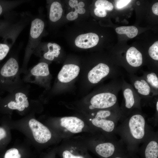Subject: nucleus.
Returning a JSON list of instances; mask_svg holds the SVG:
<instances>
[{"label": "nucleus", "mask_w": 158, "mask_h": 158, "mask_svg": "<svg viewBox=\"0 0 158 158\" xmlns=\"http://www.w3.org/2000/svg\"><path fill=\"white\" fill-rule=\"evenodd\" d=\"M116 133L118 134L128 151L136 154L139 145L153 132L147 123L141 109H135L125 118L120 119Z\"/></svg>", "instance_id": "1"}, {"label": "nucleus", "mask_w": 158, "mask_h": 158, "mask_svg": "<svg viewBox=\"0 0 158 158\" xmlns=\"http://www.w3.org/2000/svg\"><path fill=\"white\" fill-rule=\"evenodd\" d=\"M123 76L111 79L102 91L93 95L89 108L91 110L103 109L118 106V96L121 90Z\"/></svg>", "instance_id": "2"}, {"label": "nucleus", "mask_w": 158, "mask_h": 158, "mask_svg": "<svg viewBox=\"0 0 158 158\" xmlns=\"http://www.w3.org/2000/svg\"><path fill=\"white\" fill-rule=\"evenodd\" d=\"M20 74L18 63L13 57L0 66V96L5 92H12L25 85Z\"/></svg>", "instance_id": "3"}, {"label": "nucleus", "mask_w": 158, "mask_h": 158, "mask_svg": "<svg viewBox=\"0 0 158 158\" xmlns=\"http://www.w3.org/2000/svg\"><path fill=\"white\" fill-rule=\"evenodd\" d=\"M91 120L92 124L110 135H115L118 123L121 117L119 106L109 109H100L95 113Z\"/></svg>", "instance_id": "4"}, {"label": "nucleus", "mask_w": 158, "mask_h": 158, "mask_svg": "<svg viewBox=\"0 0 158 158\" xmlns=\"http://www.w3.org/2000/svg\"><path fill=\"white\" fill-rule=\"evenodd\" d=\"M121 90L123 99L120 108L121 114V118L128 116L135 109H141V99L130 83L123 79Z\"/></svg>", "instance_id": "5"}, {"label": "nucleus", "mask_w": 158, "mask_h": 158, "mask_svg": "<svg viewBox=\"0 0 158 158\" xmlns=\"http://www.w3.org/2000/svg\"><path fill=\"white\" fill-rule=\"evenodd\" d=\"M29 91V86L25 85L9 93L4 98L0 97V103L3 104L4 108L23 111L29 105L28 100Z\"/></svg>", "instance_id": "6"}, {"label": "nucleus", "mask_w": 158, "mask_h": 158, "mask_svg": "<svg viewBox=\"0 0 158 158\" xmlns=\"http://www.w3.org/2000/svg\"><path fill=\"white\" fill-rule=\"evenodd\" d=\"M130 84L144 102V105L149 104L153 107L154 97L149 85L142 77L135 74H128Z\"/></svg>", "instance_id": "7"}, {"label": "nucleus", "mask_w": 158, "mask_h": 158, "mask_svg": "<svg viewBox=\"0 0 158 158\" xmlns=\"http://www.w3.org/2000/svg\"><path fill=\"white\" fill-rule=\"evenodd\" d=\"M22 79L24 82L41 85L44 83V79L50 74L48 64L41 62L27 70Z\"/></svg>", "instance_id": "8"}, {"label": "nucleus", "mask_w": 158, "mask_h": 158, "mask_svg": "<svg viewBox=\"0 0 158 158\" xmlns=\"http://www.w3.org/2000/svg\"><path fill=\"white\" fill-rule=\"evenodd\" d=\"M126 64L125 68L128 74H135L143 64L142 53L136 48L132 47L126 51L125 54Z\"/></svg>", "instance_id": "9"}, {"label": "nucleus", "mask_w": 158, "mask_h": 158, "mask_svg": "<svg viewBox=\"0 0 158 158\" xmlns=\"http://www.w3.org/2000/svg\"><path fill=\"white\" fill-rule=\"evenodd\" d=\"M140 158H158V133L153 131L139 148L137 153Z\"/></svg>", "instance_id": "10"}, {"label": "nucleus", "mask_w": 158, "mask_h": 158, "mask_svg": "<svg viewBox=\"0 0 158 158\" xmlns=\"http://www.w3.org/2000/svg\"><path fill=\"white\" fill-rule=\"evenodd\" d=\"M29 125L34 138L38 142L45 143L51 139V135L49 129L35 119H31Z\"/></svg>", "instance_id": "11"}, {"label": "nucleus", "mask_w": 158, "mask_h": 158, "mask_svg": "<svg viewBox=\"0 0 158 158\" xmlns=\"http://www.w3.org/2000/svg\"><path fill=\"white\" fill-rule=\"evenodd\" d=\"M80 70L79 67L76 65H65L59 72L58 75V79L61 82L68 83L78 76Z\"/></svg>", "instance_id": "12"}, {"label": "nucleus", "mask_w": 158, "mask_h": 158, "mask_svg": "<svg viewBox=\"0 0 158 158\" xmlns=\"http://www.w3.org/2000/svg\"><path fill=\"white\" fill-rule=\"evenodd\" d=\"M99 41V37L97 34L90 32L78 36L75 39V43L78 47L87 49L96 46Z\"/></svg>", "instance_id": "13"}, {"label": "nucleus", "mask_w": 158, "mask_h": 158, "mask_svg": "<svg viewBox=\"0 0 158 158\" xmlns=\"http://www.w3.org/2000/svg\"><path fill=\"white\" fill-rule=\"evenodd\" d=\"M61 125L73 133L81 132L84 127V122L75 117H65L60 119Z\"/></svg>", "instance_id": "14"}, {"label": "nucleus", "mask_w": 158, "mask_h": 158, "mask_svg": "<svg viewBox=\"0 0 158 158\" xmlns=\"http://www.w3.org/2000/svg\"><path fill=\"white\" fill-rule=\"evenodd\" d=\"M142 72V76L151 87L154 95L158 96V74L151 71Z\"/></svg>", "instance_id": "15"}, {"label": "nucleus", "mask_w": 158, "mask_h": 158, "mask_svg": "<svg viewBox=\"0 0 158 158\" xmlns=\"http://www.w3.org/2000/svg\"><path fill=\"white\" fill-rule=\"evenodd\" d=\"M44 24L41 19L37 18L32 22L30 30V35L34 39L38 38L42 32Z\"/></svg>", "instance_id": "16"}, {"label": "nucleus", "mask_w": 158, "mask_h": 158, "mask_svg": "<svg viewBox=\"0 0 158 158\" xmlns=\"http://www.w3.org/2000/svg\"><path fill=\"white\" fill-rule=\"evenodd\" d=\"M63 9L61 4L58 1H54L51 5L49 12V19L50 20L55 22L61 17Z\"/></svg>", "instance_id": "17"}, {"label": "nucleus", "mask_w": 158, "mask_h": 158, "mask_svg": "<svg viewBox=\"0 0 158 158\" xmlns=\"http://www.w3.org/2000/svg\"><path fill=\"white\" fill-rule=\"evenodd\" d=\"M48 51L44 53L43 57L46 59L53 60L55 57H57L60 54V46L56 43H49L47 44Z\"/></svg>", "instance_id": "18"}, {"label": "nucleus", "mask_w": 158, "mask_h": 158, "mask_svg": "<svg viewBox=\"0 0 158 158\" xmlns=\"http://www.w3.org/2000/svg\"><path fill=\"white\" fill-rule=\"evenodd\" d=\"M116 32L119 34H125L130 38L135 37L138 34V29L134 26H121L116 28Z\"/></svg>", "instance_id": "19"}, {"label": "nucleus", "mask_w": 158, "mask_h": 158, "mask_svg": "<svg viewBox=\"0 0 158 158\" xmlns=\"http://www.w3.org/2000/svg\"><path fill=\"white\" fill-rule=\"evenodd\" d=\"M96 8H100L105 9V10L111 11L113 8L112 4L110 2L106 0H98L95 4Z\"/></svg>", "instance_id": "20"}, {"label": "nucleus", "mask_w": 158, "mask_h": 158, "mask_svg": "<svg viewBox=\"0 0 158 158\" xmlns=\"http://www.w3.org/2000/svg\"><path fill=\"white\" fill-rule=\"evenodd\" d=\"M148 53L150 57L152 60L158 61V41L155 42L149 48Z\"/></svg>", "instance_id": "21"}, {"label": "nucleus", "mask_w": 158, "mask_h": 158, "mask_svg": "<svg viewBox=\"0 0 158 158\" xmlns=\"http://www.w3.org/2000/svg\"><path fill=\"white\" fill-rule=\"evenodd\" d=\"M22 156L18 150L12 148L7 150L5 152L3 158H22Z\"/></svg>", "instance_id": "22"}, {"label": "nucleus", "mask_w": 158, "mask_h": 158, "mask_svg": "<svg viewBox=\"0 0 158 158\" xmlns=\"http://www.w3.org/2000/svg\"><path fill=\"white\" fill-rule=\"evenodd\" d=\"M136 154L131 153L126 149L111 158H135Z\"/></svg>", "instance_id": "23"}, {"label": "nucleus", "mask_w": 158, "mask_h": 158, "mask_svg": "<svg viewBox=\"0 0 158 158\" xmlns=\"http://www.w3.org/2000/svg\"><path fill=\"white\" fill-rule=\"evenodd\" d=\"M9 50L10 47L7 44H0V61L5 57Z\"/></svg>", "instance_id": "24"}, {"label": "nucleus", "mask_w": 158, "mask_h": 158, "mask_svg": "<svg viewBox=\"0 0 158 158\" xmlns=\"http://www.w3.org/2000/svg\"><path fill=\"white\" fill-rule=\"evenodd\" d=\"M62 155L63 158H86L82 155L73 153L68 150L63 151Z\"/></svg>", "instance_id": "25"}, {"label": "nucleus", "mask_w": 158, "mask_h": 158, "mask_svg": "<svg viewBox=\"0 0 158 158\" xmlns=\"http://www.w3.org/2000/svg\"><path fill=\"white\" fill-rule=\"evenodd\" d=\"M153 107L155 110L154 117L153 120L154 125H156L158 122V96L154 97L153 102Z\"/></svg>", "instance_id": "26"}, {"label": "nucleus", "mask_w": 158, "mask_h": 158, "mask_svg": "<svg viewBox=\"0 0 158 158\" xmlns=\"http://www.w3.org/2000/svg\"><path fill=\"white\" fill-rule=\"evenodd\" d=\"M94 12L95 15L100 17H105L107 14L105 9L100 8H95L94 9Z\"/></svg>", "instance_id": "27"}, {"label": "nucleus", "mask_w": 158, "mask_h": 158, "mask_svg": "<svg viewBox=\"0 0 158 158\" xmlns=\"http://www.w3.org/2000/svg\"><path fill=\"white\" fill-rule=\"evenodd\" d=\"M131 1L130 0H115L116 6L118 8H121L127 5Z\"/></svg>", "instance_id": "28"}, {"label": "nucleus", "mask_w": 158, "mask_h": 158, "mask_svg": "<svg viewBox=\"0 0 158 158\" xmlns=\"http://www.w3.org/2000/svg\"><path fill=\"white\" fill-rule=\"evenodd\" d=\"M78 17V13L76 11H71L68 13L67 16V19L70 20H73L77 19Z\"/></svg>", "instance_id": "29"}, {"label": "nucleus", "mask_w": 158, "mask_h": 158, "mask_svg": "<svg viewBox=\"0 0 158 158\" xmlns=\"http://www.w3.org/2000/svg\"><path fill=\"white\" fill-rule=\"evenodd\" d=\"M6 132L5 129L0 127V141L5 138L6 136Z\"/></svg>", "instance_id": "30"}, {"label": "nucleus", "mask_w": 158, "mask_h": 158, "mask_svg": "<svg viewBox=\"0 0 158 158\" xmlns=\"http://www.w3.org/2000/svg\"><path fill=\"white\" fill-rule=\"evenodd\" d=\"M152 10L154 14L158 15V3L157 2L153 5L152 7Z\"/></svg>", "instance_id": "31"}, {"label": "nucleus", "mask_w": 158, "mask_h": 158, "mask_svg": "<svg viewBox=\"0 0 158 158\" xmlns=\"http://www.w3.org/2000/svg\"><path fill=\"white\" fill-rule=\"evenodd\" d=\"M75 9V11L80 14H83L85 12V10L84 8H80L76 6L74 8Z\"/></svg>", "instance_id": "32"}, {"label": "nucleus", "mask_w": 158, "mask_h": 158, "mask_svg": "<svg viewBox=\"0 0 158 158\" xmlns=\"http://www.w3.org/2000/svg\"><path fill=\"white\" fill-rule=\"evenodd\" d=\"M3 11V9L1 6L0 4V15L2 13Z\"/></svg>", "instance_id": "33"}, {"label": "nucleus", "mask_w": 158, "mask_h": 158, "mask_svg": "<svg viewBox=\"0 0 158 158\" xmlns=\"http://www.w3.org/2000/svg\"><path fill=\"white\" fill-rule=\"evenodd\" d=\"M136 158H139V157L137 155L136 156Z\"/></svg>", "instance_id": "34"}, {"label": "nucleus", "mask_w": 158, "mask_h": 158, "mask_svg": "<svg viewBox=\"0 0 158 158\" xmlns=\"http://www.w3.org/2000/svg\"><path fill=\"white\" fill-rule=\"evenodd\" d=\"M136 155H136V156H135V158H136Z\"/></svg>", "instance_id": "35"}, {"label": "nucleus", "mask_w": 158, "mask_h": 158, "mask_svg": "<svg viewBox=\"0 0 158 158\" xmlns=\"http://www.w3.org/2000/svg\"><path fill=\"white\" fill-rule=\"evenodd\" d=\"M102 37H103V36H102Z\"/></svg>", "instance_id": "36"}]
</instances>
